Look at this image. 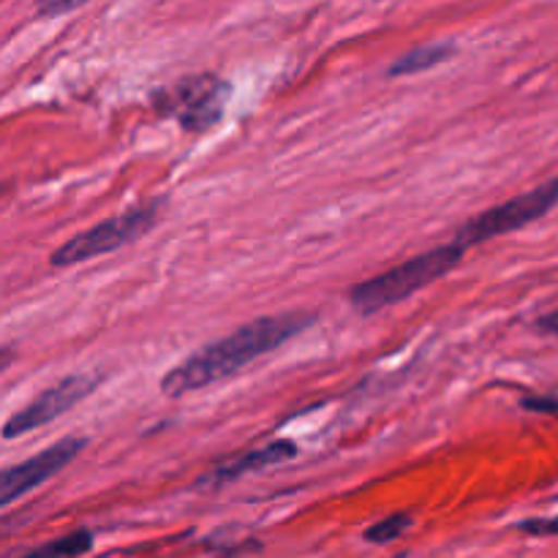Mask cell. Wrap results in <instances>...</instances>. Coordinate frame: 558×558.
Listing matches in <instances>:
<instances>
[{"mask_svg":"<svg viewBox=\"0 0 558 558\" xmlns=\"http://www.w3.org/2000/svg\"><path fill=\"white\" fill-rule=\"evenodd\" d=\"M311 325H314L311 314H278L248 322V325L238 327L229 336L218 338V341L202 347L199 352L180 360L172 371L163 374L161 392L169 398H180L218 385V381L240 374L254 360L265 357L272 349L292 341Z\"/></svg>","mask_w":558,"mask_h":558,"instance_id":"obj_1","label":"cell"},{"mask_svg":"<svg viewBox=\"0 0 558 558\" xmlns=\"http://www.w3.org/2000/svg\"><path fill=\"white\" fill-rule=\"evenodd\" d=\"M461 256L463 251L458 248L456 243L436 245V248L423 251V254L412 256V259L401 262V265L390 267V270L357 283V287L349 292V300H352L357 314H379V311L390 308V305H398L403 303V300L414 298V294L423 292L425 287L439 281L441 276L456 270Z\"/></svg>","mask_w":558,"mask_h":558,"instance_id":"obj_2","label":"cell"},{"mask_svg":"<svg viewBox=\"0 0 558 558\" xmlns=\"http://www.w3.org/2000/svg\"><path fill=\"white\" fill-rule=\"evenodd\" d=\"M163 205H167L163 196H156V199L142 202V205L131 207V210L120 213V216L107 218V221L96 223V227L65 240L58 251H52L49 262L54 267H74L87 259H96V256L112 254V251L123 248V245L134 243L142 234L150 232L158 223V218H161Z\"/></svg>","mask_w":558,"mask_h":558,"instance_id":"obj_3","label":"cell"},{"mask_svg":"<svg viewBox=\"0 0 558 558\" xmlns=\"http://www.w3.org/2000/svg\"><path fill=\"white\" fill-rule=\"evenodd\" d=\"M556 205V178H548L537 189L526 191L521 196H512V199L501 202V205L488 207L480 216L469 218L461 229H458L456 240L452 243L461 251L472 248V245L485 243V240L501 238V234H510L515 229L529 227L537 218H543L545 213L554 210Z\"/></svg>","mask_w":558,"mask_h":558,"instance_id":"obj_4","label":"cell"},{"mask_svg":"<svg viewBox=\"0 0 558 558\" xmlns=\"http://www.w3.org/2000/svg\"><path fill=\"white\" fill-rule=\"evenodd\" d=\"M229 93H232V87L218 80V76H191V80L178 82V85L163 87L161 96H158L161 98L158 109L178 120L191 134H202V131H210L221 120Z\"/></svg>","mask_w":558,"mask_h":558,"instance_id":"obj_5","label":"cell"},{"mask_svg":"<svg viewBox=\"0 0 558 558\" xmlns=\"http://www.w3.org/2000/svg\"><path fill=\"white\" fill-rule=\"evenodd\" d=\"M98 385H101V374L65 376V379H60L58 385L38 392L31 403L16 409V412L5 420L3 428H0V436H3V439H20V436L31 434V430H38L44 428V425L54 423L60 414L71 412L76 403L90 398Z\"/></svg>","mask_w":558,"mask_h":558,"instance_id":"obj_6","label":"cell"},{"mask_svg":"<svg viewBox=\"0 0 558 558\" xmlns=\"http://www.w3.org/2000/svg\"><path fill=\"white\" fill-rule=\"evenodd\" d=\"M85 447L87 439H82V436H65V439L54 441L47 450L36 452V456L14 463V466L0 469V510L49 483L54 474L71 466Z\"/></svg>","mask_w":558,"mask_h":558,"instance_id":"obj_7","label":"cell"},{"mask_svg":"<svg viewBox=\"0 0 558 558\" xmlns=\"http://www.w3.org/2000/svg\"><path fill=\"white\" fill-rule=\"evenodd\" d=\"M298 445L292 439H276L267 441V445L256 447V450L243 452V456L232 458V461L218 463L213 472H207L205 477H199V488H218V485L234 483V480L245 477L251 472H262L267 466H278V463H287L298 456Z\"/></svg>","mask_w":558,"mask_h":558,"instance_id":"obj_8","label":"cell"},{"mask_svg":"<svg viewBox=\"0 0 558 558\" xmlns=\"http://www.w3.org/2000/svg\"><path fill=\"white\" fill-rule=\"evenodd\" d=\"M456 54V47L452 44H420V47L409 49L403 58H398L396 63L390 65L387 74L390 76H412V74H423V71L436 69L445 60H450Z\"/></svg>","mask_w":558,"mask_h":558,"instance_id":"obj_9","label":"cell"},{"mask_svg":"<svg viewBox=\"0 0 558 558\" xmlns=\"http://www.w3.org/2000/svg\"><path fill=\"white\" fill-rule=\"evenodd\" d=\"M93 548V534L87 529H80V532H71L65 537L52 539V543L36 545L33 550L22 554L20 558H76L85 556L87 550Z\"/></svg>","mask_w":558,"mask_h":558,"instance_id":"obj_10","label":"cell"},{"mask_svg":"<svg viewBox=\"0 0 558 558\" xmlns=\"http://www.w3.org/2000/svg\"><path fill=\"white\" fill-rule=\"evenodd\" d=\"M412 529V515L409 512H396V515H387L381 521H376L374 526L365 529V543L371 545H390L396 543L401 534H407Z\"/></svg>","mask_w":558,"mask_h":558,"instance_id":"obj_11","label":"cell"},{"mask_svg":"<svg viewBox=\"0 0 558 558\" xmlns=\"http://www.w3.org/2000/svg\"><path fill=\"white\" fill-rule=\"evenodd\" d=\"M521 407L534 414H556V396L554 392H545V396H526L521 401Z\"/></svg>","mask_w":558,"mask_h":558,"instance_id":"obj_12","label":"cell"},{"mask_svg":"<svg viewBox=\"0 0 558 558\" xmlns=\"http://www.w3.org/2000/svg\"><path fill=\"white\" fill-rule=\"evenodd\" d=\"M518 529L526 534H534V537H554L556 521L554 518H537V521H534V518H529V521L518 523Z\"/></svg>","mask_w":558,"mask_h":558,"instance_id":"obj_13","label":"cell"},{"mask_svg":"<svg viewBox=\"0 0 558 558\" xmlns=\"http://www.w3.org/2000/svg\"><path fill=\"white\" fill-rule=\"evenodd\" d=\"M76 9V3H47V5H41V14H47V16H58V14H65V11H74Z\"/></svg>","mask_w":558,"mask_h":558,"instance_id":"obj_14","label":"cell"},{"mask_svg":"<svg viewBox=\"0 0 558 558\" xmlns=\"http://www.w3.org/2000/svg\"><path fill=\"white\" fill-rule=\"evenodd\" d=\"M11 360H14V349H9V347L0 349V374H3V371L9 368Z\"/></svg>","mask_w":558,"mask_h":558,"instance_id":"obj_15","label":"cell"},{"mask_svg":"<svg viewBox=\"0 0 558 558\" xmlns=\"http://www.w3.org/2000/svg\"><path fill=\"white\" fill-rule=\"evenodd\" d=\"M543 330L545 332H554L556 330V316L554 314L545 316V319H543Z\"/></svg>","mask_w":558,"mask_h":558,"instance_id":"obj_16","label":"cell"},{"mask_svg":"<svg viewBox=\"0 0 558 558\" xmlns=\"http://www.w3.org/2000/svg\"><path fill=\"white\" fill-rule=\"evenodd\" d=\"M396 558H407V556H396Z\"/></svg>","mask_w":558,"mask_h":558,"instance_id":"obj_17","label":"cell"},{"mask_svg":"<svg viewBox=\"0 0 558 558\" xmlns=\"http://www.w3.org/2000/svg\"><path fill=\"white\" fill-rule=\"evenodd\" d=\"M0 191H3V189H0Z\"/></svg>","mask_w":558,"mask_h":558,"instance_id":"obj_18","label":"cell"}]
</instances>
